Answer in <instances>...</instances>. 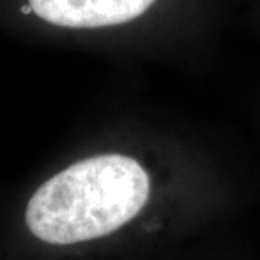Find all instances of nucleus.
I'll use <instances>...</instances> for the list:
<instances>
[{"mask_svg":"<svg viewBox=\"0 0 260 260\" xmlns=\"http://www.w3.org/2000/svg\"><path fill=\"white\" fill-rule=\"evenodd\" d=\"M149 194V176L135 159L95 155L38 188L25 208V223L34 237L51 245L95 240L134 220Z\"/></svg>","mask_w":260,"mask_h":260,"instance_id":"1","label":"nucleus"},{"mask_svg":"<svg viewBox=\"0 0 260 260\" xmlns=\"http://www.w3.org/2000/svg\"><path fill=\"white\" fill-rule=\"evenodd\" d=\"M155 0H29L30 10L49 24L93 29L125 24L142 15Z\"/></svg>","mask_w":260,"mask_h":260,"instance_id":"2","label":"nucleus"}]
</instances>
